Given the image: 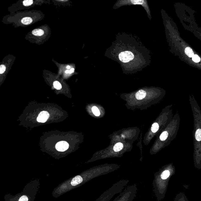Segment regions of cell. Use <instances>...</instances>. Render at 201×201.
<instances>
[{"mask_svg":"<svg viewBox=\"0 0 201 201\" xmlns=\"http://www.w3.org/2000/svg\"><path fill=\"white\" fill-rule=\"evenodd\" d=\"M67 68L68 69H69L70 68V67L69 66H67Z\"/></svg>","mask_w":201,"mask_h":201,"instance_id":"cell-23","label":"cell"},{"mask_svg":"<svg viewBox=\"0 0 201 201\" xmlns=\"http://www.w3.org/2000/svg\"><path fill=\"white\" fill-rule=\"evenodd\" d=\"M123 147V145L122 143H118L114 146L113 149L115 152H119L122 149Z\"/></svg>","mask_w":201,"mask_h":201,"instance_id":"cell-10","label":"cell"},{"mask_svg":"<svg viewBox=\"0 0 201 201\" xmlns=\"http://www.w3.org/2000/svg\"><path fill=\"white\" fill-rule=\"evenodd\" d=\"M195 138L198 141H201V129H198L195 133Z\"/></svg>","mask_w":201,"mask_h":201,"instance_id":"cell-11","label":"cell"},{"mask_svg":"<svg viewBox=\"0 0 201 201\" xmlns=\"http://www.w3.org/2000/svg\"><path fill=\"white\" fill-rule=\"evenodd\" d=\"M192 60L195 62L198 63L200 61L201 59L199 56H198L197 55H194V56L192 57Z\"/></svg>","mask_w":201,"mask_h":201,"instance_id":"cell-18","label":"cell"},{"mask_svg":"<svg viewBox=\"0 0 201 201\" xmlns=\"http://www.w3.org/2000/svg\"><path fill=\"white\" fill-rule=\"evenodd\" d=\"M21 21L24 25H29L32 22L33 20L30 17H25L22 19Z\"/></svg>","mask_w":201,"mask_h":201,"instance_id":"cell-8","label":"cell"},{"mask_svg":"<svg viewBox=\"0 0 201 201\" xmlns=\"http://www.w3.org/2000/svg\"><path fill=\"white\" fill-rule=\"evenodd\" d=\"M56 148L58 151L64 152L68 149L69 148V144L65 141H61L59 142L56 144Z\"/></svg>","mask_w":201,"mask_h":201,"instance_id":"cell-3","label":"cell"},{"mask_svg":"<svg viewBox=\"0 0 201 201\" xmlns=\"http://www.w3.org/2000/svg\"><path fill=\"white\" fill-rule=\"evenodd\" d=\"M168 136V133L167 131H164L161 135L160 136V139L161 141H165L167 139Z\"/></svg>","mask_w":201,"mask_h":201,"instance_id":"cell-13","label":"cell"},{"mask_svg":"<svg viewBox=\"0 0 201 201\" xmlns=\"http://www.w3.org/2000/svg\"><path fill=\"white\" fill-rule=\"evenodd\" d=\"M185 54L189 58H192L194 56V53L193 50L189 47H187L185 48Z\"/></svg>","mask_w":201,"mask_h":201,"instance_id":"cell-9","label":"cell"},{"mask_svg":"<svg viewBox=\"0 0 201 201\" xmlns=\"http://www.w3.org/2000/svg\"><path fill=\"white\" fill-rule=\"evenodd\" d=\"M74 69L73 68H72L71 69H70V70H69V73H73L74 72Z\"/></svg>","mask_w":201,"mask_h":201,"instance_id":"cell-21","label":"cell"},{"mask_svg":"<svg viewBox=\"0 0 201 201\" xmlns=\"http://www.w3.org/2000/svg\"><path fill=\"white\" fill-rule=\"evenodd\" d=\"M33 35L36 36H41L44 34V31L41 29H36L32 31Z\"/></svg>","mask_w":201,"mask_h":201,"instance_id":"cell-7","label":"cell"},{"mask_svg":"<svg viewBox=\"0 0 201 201\" xmlns=\"http://www.w3.org/2000/svg\"><path fill=\"white\" fill-rule=\"evenodd\" d=\"M28 197L26 196H23L21 197L19 200V201H28Z\"/></svg>","mask_w":201,"mask_h":201,"instance_id":"cell-20","label":"cell"},{"mask_svg":"<svg viewBox=\"0 0 201 201\" xmlns=\"http://www.w3.org/2000/svg\"><path fill=\"white\" fill-rule=\"evenodd\" d=\"M6 67L5 65H3L0 66V74H2L4 72L6 71Z\"/></svg>","mask_w":201,"mask_h":201,"instance_id":"cell-19","label":"cell"},{"mask_svg":"<svg viewBox=\"0 0 201 201\" xmlns=\"http://www.w3.org/2000/svg\"><path fill=\"white\" fill-rule=\"evenodd\" d=\"M170 175H171V173H170V172L168 170H166L163 171L161 173V174L159 175V176H160L159 178L163 180H167L170 176Z\"/></svg>","mask_w":201,"mask_h":201,"instance_id":"cell-6","label":"cell"},{"mask_svg":"<svg viewBox=\"0 0 201 201\" xmlns=\"http://www.w3.org/2000/svg\"><path fill=\"white\" fill-rule=\"evenodd\" d=\"M69 70H67L65 71V73H69Z\"/></svg>","mask_w":201,"mask_h":201,"instance_id":"cell-22","label":"cell"},{"mask_svg":"<svg viewBox=\"0 0 201 201\" xmlns=\"http://www.w3.org/2000/svg\"><path fill=\"white\" fill-rule=\"evenodd\" d=\"M32 0H25L23 2V4L25 6H30L33 3Z\"/></svg>","mask_w":201,"mask_h":201,"instance_id":"cell-17","label":"cell"},{"mask_svg":"<svg viewBox=\"0 0 201 201\" xmlns=\"http://www.w3.org/2000/svg\"><path fill=\"white\" fill-rule=\"evenodd\" d=\"M54 86L57 90H60L62 88L61 84L58 81H56L54 82Z\"/></svg>","mask_w":201,"mask_h":201,"instance_id":"cell-15","label":"cell"},{"mask_svg":"<svg viewBox=\"0 0 201 201\" xmlns=\"http://www.w3.org/2000/svg\"><path fill=\"white\" fill-rule=\"evenodd\" d=\"M137 186L135 184L126 187L112 201H133L136 197Z\"/></svg>","mask_w":201,"mask_h":201,"instance_id":"cell-1","label":"cell"},{"mask_svg":"<svg viewBox=\"0 0 201 201\" xmlns=\"http://www.w3.org/2000/svg\"><path fill=\"white\" fill-rule=\"evenodd\" d=\"M145 1L144 0H131L130 1L131 3L132 4H139V5H143L144 4V2Z\"/></svg>","mask_w":201,"mask_h":201,"instance_id":"cell-16","label":"cell"},{"mask_svg":"<svg viewBox=\"0 0 201 201\" xmlns=\"http://www.w3.org/2000/svg\"><path fill=\"white\" fill-rule=\"evenodd\" d=\"M92 111L93 113H94V114L96 116H99L100 115V113L99 110L96 107L94 106L92 108Z\"/></svg>","mask_w":201,"mask_h":201,"instance_id":"cell-14","label":"cell"},{"mask_svg":"<svg viewBox=\"0 0 201 201\" xmlns=\"http://www.w3.org/2000/svg\"><path fill=\"white\" fill-rule=\"evenodd\" d=\"M49 114L46 111H42L40 112L37 118V121L40 123L45 122L49 117Z\"/></svg>","mask_w":201,"mask_h":201,"instance_id":"cell-4","label":"cell"},{"mask_svg":"<svg viewBox=\"0 0 201 201\" xmlns=\"http://www.w3.org/2000/svg\"><path fill=\"white\" fill-rule=\"evenodd\" d=\"M146 92L143 90H139L135 94V97L137 100H141L145 97Z\"/></svg>","mask_w":201,"mask_h":201,"instance_id":"cell-5","label":"cell"},{"mask_svg":"<svg viewBox=\"0 0 201 201\" xmlns=\"http://www.w3.org/2000/svg\"><path fill=\"white\" fill-rule=\"evenodd\" d=\"M119 58L122 62L126 63L132 60L134 58V55L130 51H125L120 53Z\"/></svg>","mask_w":201,"mask_h":201,"instance_id":"cell-2","label":"cell"},{"mask_svg":"<svg viewBox=\"0 0 201 201\" xmlns=\"http://www.w3.org/2000/svg\"><path fill=\"white\" fill-rule=\"evenodd\" d=\"M159 128V126L158 123H155L152 125L151 131L153 133H155L158 130Z\"/></svg>","mask_w":201,"mask_h":201,"instance_id":"cell-12","label":"cell"}]
</instances>
